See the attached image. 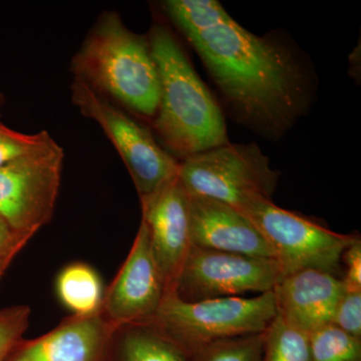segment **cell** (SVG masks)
<instances>
[{
    "label": "cell",
    "mask_w": 361,
    "mask_h": 361,
    "mask_svg": "<svg viewBox=\"0 0 361 361\" xmlns=\"http://www.w3.org/2000/svg\"><path fill=\"white\" fill-rule=\"evenodd\" d=\"M164 7L241 122L278 135L306 111L307 75L286 45L248 32L215 0H168Z\"/></svg>",
    "instance_id": "cell-1"
},
{
    "label": "cell",
    "mask_w": 361,
    "mask_h": 361,
    "mask_svg": "<svg viewBox=\"0 0 361 361\" xmlns=\"http://www.w3.org/2000/svg\"><path fill=\"white\" fill-rule=\"evenodd\" d=\"M148 42L161 82L154 128L169 151L184 160L229 144L220 106L172 32L154 25Z\"/></svg>",
    "instance_id": "cell-2"
},
{
    "label": "cell",
    "mask_w": 361,
    "mask_h": 361,
    "mask_svg": "<svg viewBox=\"0 0 361 361\" xmlns=\"http://www.w3.org/2000/svg\"><path fill=\"white\" fill-rule=\"evenodd\" d=\"M75 78L139 115L158 111L161 82L148 40L126 27L116 13L99 18L71 63Z\"/></svg>",
    "instance_id": "cell-3"
},
{
    "label": "cell",
    "mask_w": 361,
    "mask_h": 361,
    "mask_svg": "<svg viewBox=\"0 0 361 361\" xmlns=\"http://www.w3.org/2000/svg\"><path fill=\"white\" fill-rule=\"evenodd\" d=\"M276 316L274 293L187 302L166 294L149 322L160 327L188 356L208 344L262 334Z\"/></svg>",
    "instance_id": "cell-4"
},
{
    "label": "cell",
    "mask_w": 361,
    "mask_h": 361,
    "mask_svg": "<svg viewBox=\"0 0 361 361\" xmlns=\"http://www.w3.org/2000/svg\"><path fill=\"white\" fill-rule=\"evenodd\" d=\"M177 176L190 196L213 199L241 211L253 202L272 200L280 174L251 142L223 145L184 159Z\"/></svg>",
    "instance_id": "cell-5"
},
{
    "label": "cell",
    "mask_w": 361,
    "mask_h": 361,
    "mask_svg": "<svg viewBox=\"0 0 361 361\" xmlns=\"http://www.w3.org/2000/svg\"><path fill=\"white\" fill-rule=\"evenodd\" d=\"M267 242L284 276L316 269L341 278L342 254L357 235H344L291 211L272 200H258L240 211Z\"/></svg>",
    "instance_id": "cell-6"
},
{
    "label": "cell",
    "mask_w": 361,
    "mask_h": 361,
    "mask_svg": "<svg viewBox=\"0 0 361 361\" xmlns=\"http://www.w3.org/2000/svg\"><path fill=\"white\" fill-rule=\"evenodd\" d=\"M73 102L103 129L122 157L140 199L148 198L177 177L180 161L161 149L146 127L116 108L106 97L75 78Z\"/></svg>",
    "instance_id": "cell-7"
},
{
    "label": "cell",
    "mask_w": 361,
    "mask_h": 361,
    "mask_svg": "<svg viewBox=\"0 0 361 361\" xmlns=\"http://www.w3.org/2000/svg\"><path fill=\"white\" fill-rule=\"evenodd\" d=\"M63 157L54 140L0 168V217L16 231L32 238L51 221Z\"/></svg>",
    "instance_id": "cell-8"
},
{
    "label": "cell",
    "mask_w": 361,
    "mask_h": 361,
    "mask_svg": "<svg viewBox=\"0 0 361 361\" xmlns=\"http://www.w3.org/2000/svg\"><path fill=\"white\" fill-rule=\"evenodd\" d=\"M283 277L274 259L192 245L174 293L187 302L262 294L272 291Z\"/></svg>",
    "instance_id": "cell-9"
},
{
    "label": "cell",
    "mask_w": 361,
    "mask_h": 361,
    "mask_svg": "<svg viewBox=\"0 0 361 361\" xmlns=\"http://www.w3.org/2000/svg\"><path fill=\"white\" fill-rule=\"evenodd\" d=\"M141 203L166 294L172 293L192 247L189 194L177 176Z\"/></svg>",
    "instance_id": "cell-10"
},
{
    "label": "cell",
    "mask_w": 361,
    "mask_h": 361,
    "mask_svg": "<svg viewBox=\"0 0 361 361\" xmlns=\"http://www.w3.org/2000/svg\"><path fill=\"white\" fill-rule=\"evenodd\" d=\"M165 294L148 228L142 220L129 256L109 292L106 311L118 323L147 322L158 312Z\"/></svg>",
    "instance_id": "cell-11"
},
{
    "label": "cell",
    "mask_w": 361,
    "mask_h": 361,
    "mask_svg": "<svg viewBox=\"0 0 361 361\" xmlns=\"http://www.w3.org/2000/svg\"><path fill=\"white\" fill-rule=\"evenodd\" d=\"M344 292L341 277L316 269L285 275L273 289L276 315L308 336L332 324Z\"/></svg>",
    "instance_id": "cell-12"
},
{
    "label": "cell",
    "mask_w": 361,
    "mask_h": 361,
    "mask_svg": "<svg viewBox=\"0 0 361 361\" xmlns=\"http://www.w3.org/2000/svg\"><path fill=\"white\" fill-rule=\"evenodd\" d=\"M190 219L192 245L274 259L257 228L234 207L205 197L190 196Z\"/></svg>",
    "instance_id": "cell-13"
},
{
    "label": "cell",
    "mask_w": 361,
    "mask_h": 361,
    "mask_svg": "<svg viewBox=\"0 0 361 361\" xmlns=\"http://www.w3.org/2000/svg\"><path fill=\"white\" fill-rule=\"evenodd\" d=\"M106 344V329L94 314L80 317L14 351L30 361H102Z\"/></svg>",
    "instance_id": "cell-14"
},
{
    "label": "cell",
    "mask_w": 361,
    "mask_h": 361,
    "mask_svg": "<svg viewBox=\"0 0 361 361\" xmlns=\"http://www.w3.org/2000/svg\"><path fill=\"white\" fill-rule=\"evenodd\" d=\"M118 342L116 353L102 361H188L189 356L153 322L137 323Z\"/></svg>",
    "instance_id": "cell-15"
},
{
    "label": "cell",
    "mask_w": 361,
    "mask_h": 361,
    "mask_svg": "<svg viewBox=\"0 0 361 361\" xmlns=\"http://www.w3.org/2000/svg\"><path fill=\"white\" fill-rule=\"evenodd\" d=\"M56 292L61 303L78 317L94 315L103 300V285L96 271L75 263L59 273Z\"/></svg>",
    "instance_id": "cell-16"
},
{
    "label": "cell",
    "mask_w": 361,
    "mask_h": 361,
    "mask_svg": "<svg viewBox=\"0 0 361 361\" xmlns=\"http://www.w3.org/2000/svg\"><path fill=\"white\" fill-rule=\"evenodd\" d=\"M261 361H312L310 336L275 316L265 330Z\"/></svg>",
    "instance_id": "cell-17"
},
{
    "label": "cell",
    "mask_w": 361,
    "mask_h": 361,
    "mask_svg": "<svg viewBox=\"0 0 361 361\" xmlns=\"http://www.w3.org/2000/svg\"><path fill=\"white\" fill-rule=\"evenodd\" d=\"M265 331L208 344L189 355L188 361H261Z\"/></svg>",
    "instance_id": "cell-18"
},
{
    "label": "cell",
    "mask_w": 361,
    "mask_h": 361,
    "mask_svg": "<svg viewBox=\"0 0 361 361\" xmlns=\"http://www.w3.org/2000/svg\"><path fill=\"white\" fill-rule=\"evenodd\" d=\"M312 361H361V341L334 324L310 336Z\"/></svg>",
    "instance_id": "cell-19"
},
{
    "label": "cell",
    "mask_w": 361,
    "mask_h": 361,
    "mask_svg": "<svg viewBox=\"0 0 361 361\" xmlns=\"http://www.w3.org/2000/svg\"><path fill=\"white\" fill-rule=\"evenodd\" d=\"M51 141L54 139L47 130L26 135L11 130L0 122V168L47 146Z\"/></svg>",
    "instance_id": "cell-20"
},
{
    "label": "cell",
    "mask_w": 361,
    "mask_h": 361,
    "mask_svg": "<svg viewBox=\"0 0 361 361\" xmlns=\"http://www.w3.org/2000/svg\"><path fill=\"white\" fill-rule=\"evenodd\" d=\"M30 310L14 306L0 310V361H6L20 346L21 336L27 329Z\"/></svg>",
    "instance_id": "cell-21"
},
{
    "label": "cell",
    "mask_w": 361,
    "mask_h": 361,
    "mask_svg": "<svg viewBox=\"0 0 361 361\" xmlns=\"http://www.w3.org/2000/svg\"><path fill=\"white\" fill-rule=\"evenodd\" d=\"M332 324L361 341V291L344 290Z\"/></svg>",
    "instance_id": "cell-22"
},
{
    "label": "cell",
    "mask_w": 361,
    "mask_h": 361,
    "mask_svg": "<svg viewBox=\"0 0 361 361\" xmlns=\"http://www.w3.org/2000/svg\"><path fill=\"white\" fill-rule=\"evenodd\" d=\"M30 237L20 234L0 217V281L18 252Z\"/></svg>",
    "instance_id": "cell-23"
},
{
    "label": "cell",
    "mask_w": 361,
    "mask_h": 361,
    "mask_svg": "<svg viewBox=\"0 0 361 361\" xmlns=\"http://www.w3.org/2000/svg\"><path fill=\"white\" fill-rule=\"evenodd\" d=\"M342 283L345 291H361V239L356 237L355 241L342 254Z\"/></svg>",
    "instance_id": "cell-24"
},
{
    "label": "cell",
    "mask_w": 361,
    "mask_h": 361,
    "mask_svg": "<svg viewBox=\"0 0 361 361\" xmlns=\"http://www.w3.org/2000/svg\"><path fill=\"white\" fill-rule=\"evenodd\" d=\"M6 361H30V360H26V358L23 357V356L18 355V353H16V351H13V353H11V356H9V357L7 358Z\"/></svg>",
    "instance_id": "cell-25"
},
{
    "label": "cell",
    "mask_w": 361,
    "mask_h": 361,
    "mask_svg": "<svg viewBox=\"0 0 361 361\" xmlns=\"http://www.w3.org/2000/svg\"><path fill=\"white\" fill-rule=\"evenodd\" d=\"M2 104H4V97L0 94V108H1Z\"/></svg>",
    "instance_id": "cell-26"
}]
</instances>
